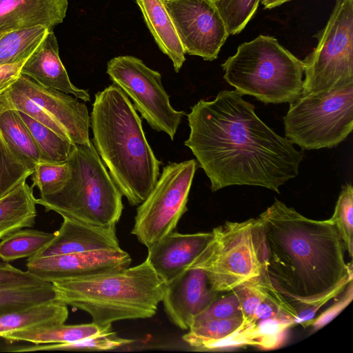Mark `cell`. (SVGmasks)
<instances>
[{"label": "cell", "mask_w": 353, "mask_h": 353, "mask_svg": "<svg viewBox=\"0 0 353 353\" xmlns=\"http://www.w3.org/2000/svg\"><path fill=\"white\" fill-rule=\"evenodd\" d=\"M90 118L93 145L110 176L131 205L141 204L156 184L162 162L132 103L111 84L95 94Z\"/></svg>", "instance_id": "3957f363"}, {"label": "cell", "mask_w": 353, "mask_h": 353, "mask_svg": "<svg viewBox=\"0 0 353 353\" xmlns=\"http://www.w3.org/2000/svg\"><path fill=\"white\" fill-rule=\"evenodd\" d=\"M29 272L16 268L6 261H0V290L37 286L47 283Z\"/></svg>", "instance_id": "d590c367"}, {"label": "cell", "mask_w": 353, "mask_h": 353, "mask_svg": "<svg viewBox=\"0 0 353 353\" xmlns=\"http://www.w3.org/2000/svg\"><path fill=\"white\" fill-rule=\"evenodd\" d=\"M212 233L210 241L188 268L203 271L213 291L228 293L263 276L256 219L226 221Z\"/></svg>", "instance_id": "52a82bcc"}, {"label": "cell", "mask_w": 353, "mask_h": 353, "mask_svg": "<svg viewBox=\"0 0 353 353\" xmlns=\"http://www.w3.org/2000/svg\"><path fill=\"white\" fill-rule=\"evenodd\" d=\"M283 119L285 138L303 150L338 145L353 130V83L301 95Z\"/></svg>", "instance_id": "ba28073f"}, {"label": "cell", "mask_w": 353, "mask_h": 353, "mask_svg": "<svg viewBox=\"0 0 353 353\" xmlns=\"http://www.w3.org/2000/svg\"><path fill=\"white\" fill-rule=\"evenodd\" d=\"M190 149L216 192L231 185L279 188L299 174L303 153L269 128L235 90L199 100L187 114Z\"/></svg>", "instance_id": "6da1fadb"}, {"label": "cell", "mask_w": 353, "mask_h": 353, "mask_svg": "<svg viewBox=\"0 0 353 353\" xmlns=\"http://www.w3.org/2000/svg\"><path fill=\"white\" fill-rule=\"evenodd\" d=\"M21 72L46 88L71 94L84 102L90 100L88 90L76 87L70 81L60 59L57 39L52 30L26 60Z\"/></svg>", "instance_id": "e0dca14e"}, {"label": "cell", "mask_w": 353, "mask_h": 353, "mask_svg": "<svg viewBox=\"0 0 353 353\" xmlns=\"http://www.w3.org/2000/svg\"><path fill=\"white\" fill-rule=\"evenodd\" d=\"M261 0H214L229 34L240 33L254 16Z\"/></svg>", "instance_id": "4dcf8cb0"}, {"label": "cell", "mask_w": 353, "mask_h": 353, "mask_svg": "<svg viewBox=\"0 0 353 353\" xmlns=\"http://www.w3.org/2000/svg\"><path fill=\"white\" fill-rule=\"evenodd\" d=\"M228 293L227 295L218 296L204 311L196 316L192 324L207 320L242 316L237 296L233 291Z\"/></svg>", "instance_id": "e575fe53"}, {"label": "cell", "mask_w": 353, "mask_h": 353, "mask_svg": "<svg viewBox=\"0 0 353 353\" xmlns=\"http://www.w3.org/2000/svg\"><path fill=\"white\" fill-rule=\"evenodd\" d=\"M130 255L121 248L30 257L27 271L39 279L54 281L80 279L121 270L130 266Z\"/></svg>", "instance_id": "5bb4252c"}, {"label": "cell", "mask_w": 353, "mask_h": 353, "mask_svg": "<svg viewBox=\"0 0 353 353\" xmlns=\"http://www.w3.org/2000/svg\"><path fill=\"white\" fill-rule=\"evenodd\" d=\"M148 28L159 49L179 72L185 61V51L164 0H136Z\"/></svg>", "instance_id": "ffe728a7"}, {"label": "cell", "mask_w": 353, "mask_h": 353, "mask_svg": "<svg viewBox=\"0 0 353 353\" xmlns=\"http://www.w3.org/2000/svg\"><path fill=\"white\" fill-rule=\"evenodd\" d=\"M112 324L90 323L36 327L3 334L1 338L12 343L27 341L34 344L67 343L112 331Z\"/></svg>", "instance_id": "7402d4cb"}, {"label": "cell", "mask_w": 353, "mask_h": 353, "mask_svg": "<svg viewBox=\"0 0 353 353\" xmlns=\"http://www.w3.org/2000/svg\"><path fill=\"white\" fill-rule=\"evenodd\" d=\"M318 43L303 61L301 95L353 83V0H336Z\"/></svg>", "instance_id": "30bf717a"}, {"label": "cell", "mask_w": 353, "mask_h": 353, "mask_svg": "<svg viewBox=\"0 0 353 353\" xmlns=\"http://www.w3.org/2000/svg\"><path fill=\"white\" fill-rule=\"evenodd\" d=\"M242 322V316L197 322L192 325L182 339L193 348L209 350L213 344L236 333Z\"/></svg>", "instance_id": "484cf974"}, {"label": "cell", "mask_w": 353, "mask_h": 353, "mask_svg": "<svg viewBox=\"0 0 353 353\" xmlns=\"http://www.w3.org/2000/svg\"><path fill=\"white\" fill-rule=\"evenodd\" d=\"M221 67L223 78L240 95L264 103H291L301 95L303 61L272 36L261 34L239 46Z\"/></svg>", "instance_id": "8992f818"}, {"label": "cell", "mask_w": 353, "mask_h": 353, "mask_svg": "<svg viewBox=\"0 0 353 353\" xmlns=\"http://www.w3.org/2000/svg\"><path fill=\"white\" fill-rule=\"evenodd\" d=\"M68 0H0V34L43 26L52 30L63 22Z\"/></svg>", "instance_id": "d6986e66"}, {"label": "cell", "mask_w": 353, "mask_h": 353, "mask_svg": "<svg viewBox=\"0 0 353 353\" xmlns=\"http://www.w3.org/2000/svg\"><path fill=\"white\" fill-rule=\"evenodd\" d=\"M25 61L14 64L0 65V97L21 76V68Z\"/></svg>", "instance_id": "74e56055"}, {"label": "cell", "mask_w": 353, "mask_h": 353, "mask_svg": "<svg viewBox=\"0 0 353 353\" xmlns=\"http://www.w3.org/2000/svg\"><path fill=\"white\" fill-rule=\"evenodd\" d=\"M256 219L263 277L308 326L352 281L343 241L330 219L307 218L277 199Z\"/></svg>", "instance_id": "7a4b0ae2"}, {"label": "cell", "mask_w": 353, "mask_h": 353, "mask_svg": "<svg viewBox=\"0 0 353 353\" xmlns=\"http://www.w3.org/2000/svg\"><path fill=\"white\" fill-rule=\"evenodd\" d=\"M185 54L212 61L229 34L214 0H164Z\"/></svg>", "instance_id": "4fadbf2b"}, {"label": "cell", "mask_w": 353, "mask_h": 353, "mask_svg": "<svg viewBox=\"0 0 353 353\" xmlns=\"http://www.w3.org/2000/svg\"><path fill=\"white\" fill-rule=\"evenodd\" d=\"M106 72L113 83L131 99L134 108L149 125L157 132H165L173 141L185 112L171 105L161 74L131 55L111 59Z\"/></svg>", "instance_id": "7c38bea8"}, {"label": "cell", "mask_w": 353, "mask_h": 353, "mask_svg": "<svg viewBox=\"0 0 353 353\" xmlns=\"http://www.w3.org/2000/svg\"><path fill=\"white\" fill-rule=\"evenodd\" d=\"M290 1L291 0H261L262 4L266 9H271L275 7H278Z\"/></svg>", "instance_id": "f35d334b"}, {"label": "cell", "mask_w": 353, "mask_h": 353, "mask_svg": "<svg viewBox=\"0 0 353 353\" xmlns=\"http://www.w3.org/2000/svg\"><path fill=\"white\" fill-rule=\"evenodd\" d=\"M0 108L23 112L75 145L90 141V118L84 101L27 76L21 74L0 97Z\"/></svg>", "instance_id": "9c48e42d"}, {"label": "cell", "mask_w": 353, "mask_h": 353, "mask_svg": "<svg viewBox=\"0 0 353 353\" xmlns=\"http://www.w3.org/2000/svg\"><path fill=\"white\" fill-rule=\"evenodd\" d=\"M0 134L14 157L33 172L41 162V153L17 110L0 108Z\"/></svg>", "instance_id": "603a6c76"}, {"label": "cell", "mask_w": 353, "mask_h": 353, "mask_svg": "<svg viewBox=\"0 0 353 353\" xmlns=\"http://www.w3.org/2000/svg\"><path fill=\"white\" fill-rule=\"evenodd\" d=\"M52 283L56 301L86 312L101 325L153 316L165 285L147 259L121 270Z\"/></svg>", "instance_id": "277c9868"}, {"label": "cell", "mask_w": 353, "mask_h": 353, "mask_svg": "<svg viewBox=\"0 0 353 353\" xmlns=\"http://www.w3.org/2000/svg\"><path fill=\"white\" fill-rule=\"evenodd\" d=\"M119 248L116 225L95 226L63 219L52 240L32 257Z\"/></svg>", "instance_id": "ac0fdd59"}, {"label": "cell", "mask_w": 353, "mask_h": 353, "mask_svg": "<svg viewBox=\"0 0 353 353\" xmlns=\"http://www.w3.org/2000/svg\"><path fill=\"white\" fill-rule=\"evenodd\" d=\"M197 161L190 159L170 163L163 168L154 188L139 204L131 234L149 248L173 232L187 203Z\"/></svg>", "instance_id": "8fae6325"}, {"label": "cell", "mask_w": 353, "mask_h": 353, "mask_svg": "<svg viewBox=\"0 0 353 353\" xmlns=\"http://www.w3.org/2000/svg\"><path fill=\"white\" fill-rule=\"evenodd\" d=\"M1 35V34H0Z\"/></svg>", "instance_id": "ab89813d"}, {"label": "cell", "mask_w": 353, "mask_h": 353, "mask_svg": "<svg viewBox=\"0 0 353 353\" xmlns=\"http://www.w3.org/2000/svg\"><path fill=\"white\" fill-rule=\"evenodd\" d=\"M18 113L39 149L41 161L64 163L68 161L75 144L63 139L52 130L26 114L21 112Z\"/></svg>", "instance_id": "4316f807"}, {"label": "cell", "mask_w": 353, "mask_h": 353, "mask_svg": "<svg viewBox=\"0 0 353 353\" xmlns=\"http://www.w3.org/2000/svg\"><path fill=\"white\" fill-rule=\"evenodd\" d=\"M54 233L32 229L15 231L0 241V259L10 262L35 256L54 238Z\"/></svg>", "instance_id": "83f0119b"}, {"label": "cell", "mask_w": 353, "mask_h": 353, "mask_svg": "<svg viewBox=\"0 0 353 353\" xmlns=\"http://www.w3.org/2000/svg\"><path fill=\"white\" fill-rule=\"evenodd\" d=\"M212 237V232H172L148 248L147 260L164 283L187 269Z\"/></svg>", "instance_id": "2e32d148"}, {"label": "cell", "mask_w": 353, "mask_h": 353, "mask_svg": "<svg viewBox=\"0 0 353 353\" xmlns=\"http://www.w3.org/2000/svg\"><path fill=\"white\" fill-rule=\"evenodd\" d=\"M50 30L43 26L14 30L0 35V65L25 61Z\"/></svg>", "instance_id": "d4e9b609"}, {"label": "cell", "mask_w": 353, "mask_h": 353, "mask_svg": "<svg viewBox=\"0 0 353 353\" xmlns=\"http://www.w3.org/2000/svg\"><path fill=\"white\" fill-rule=\"evenodd\" d=\"M32 173L14 157L0 134V198Z\"/></svg>", "instance_id": "836d02e7"}, {"label": "cell", "mask_w": 353, "mask_h": 353, "mask_svg": "<svg viewBox=\"0 0 353 353\" xmlns=\"http://www.w3.org/2000/svg\"><path fill=\"white\" fill-rule=\"evenodd\" d=\"M345 289V292L340 299L309 323L308 325H312L314 331H317L332 321L352 301L353 297L352 281L347 283Z\"/></svg>", "instance_id": "8d00e7d4"}, {"label": "cell", "mask_w": 353, "mask_h": 353, "mask_svg": "<svg viewBox=\"0 0 353 353\" xmlns=\"http://www.w3.org/2000/svg\"><path fill=\"white\" fill-rule=\"evenodd\" d=\"M134 342L132 339L121 338L113 330L96 334L88 338L67 343L35 344L32 346L12 349L10 352H33L46 350H108Z\"/></svg>", "instance_id": "f546056e"}, {"label": "cell", "mask_w": 353, "mask_h": 353, "mask_svg": "<svg viewBox=\"0 0 353 353\" xmlns=\"http://www.w3.org/2000/svg\"><path fill=\"white\" fill-rule=\"evenodd\" d=\"M67 162L70 176L63 187L52 194L40 196L37 204L63 219L95 226L116 225L123 209V194L92 142L75 145Z\"/></svg>", "instance_id": "5b68a950"}, {"label": "cell", "mask_w": 353, "mask_h": 353, "mask_svg": "<svg viewBox=\"0 0 353 353\" xmlns=\"http://www.w3.org/2000/svg\"><path fill=\"white\" fill-rule=\"evenodd\" d=\"M31 176L32 187H37L40 196H46L61 189L70 176L68 163L40 162Z\"/></svg>", "instance_id": "1f68e13d"}, {"label": "cell", "mask_w": 353, "mask_h": 353, "mask_svg": "<svg viewBox=\"0 0 353 353\" xmlns=\"http://www.w3.org/2000/svg\"><path fill=\"white\" fill-rule=\"evenodd\" d=\"M36 205L33 188L26 180L0 198V239L15 231L34 225Z\"/></svg>", "instance_id": "44dd1931"}, {"label": "cell", "mask_w": 353, "mask_h": 353, "mask_svg": "<svg viewBox=\"0 0 353 353\" xmlns=\"http://www.w3.org/2000/svg\"><path fill=\"white\" fill-rule=\"evenodd\" d=\"M56 300L52 283L0 290V316L37 304Z\"/></svg>", "instance_id": "f1b7e54d"}, {"label": "cell", "mask_w": 353, "mask_h": 353, "mask_svg": "<svg viewBox=\"0 0 353 353\" xmlns=\"http://www.w3.org/2000/svg\"><path fill=\"white\" fill-rule=\"evenodd\" d=\"M219 293L209 285L205 273L187 268L165 283L161 302L170 321L181 330H189L194 319L204 311Z\"/></svg>", "instance_id": "9a60e30c"}, {"label": "cell", "mask_w": 353, "mask_h": 353, "mask_svg": "<svg viewBox=\"0 0 353 353\" xmlns=\"http://www.w3.org/2000/svg\"><path fill=\"white\" fill-rule=\"evenodd\" d=\"M330 220L335 225L350 257L353 254V188L345 184L336 201Z\"/></svg>", "instance_id": "d6a6232c"}, {"label": "cell", "mask_w": 353, "mask_h": 353, "mask_svg": "<svg viewBox=\"0 0 353 353\" xmlns=\"http://www.w3.org/2000/svg\"><path fill=\"white\" fill-rule=\"evenodd\" d=\"M68 316V305L56 300L32 305L0 316V336L24 329L63 324Z\"/></svg>", "instance_id": "cb8c5ba5"}]
</instances>
